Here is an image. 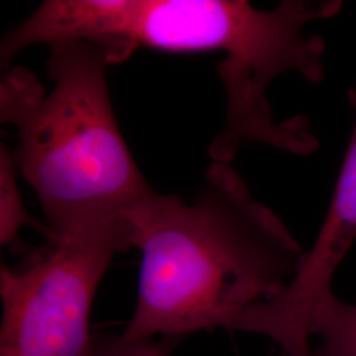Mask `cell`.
Here are the masks:
<instances>
[{
  "mask_svg": "<svg viewBox=\"0 0 356 356\" xmlns=\"http://www.w3.org/2000/svg\"><path fill=\"white\" fill-rule=\"evenodd\" d=\"M341 0H284L269 11L244 0H48L11 28L0 44L1 66L36 44L83 38L103 45L113 65L139 48L219 51L216 66L226 91V118L210 154L231 163L245 144L292 151L301 127L279 123L267 98L270 83L296 72L325 81L326 41L307 36L306 26L341 13Z\"/></svg>",
  "mask_w": 356,
  "mask_h": 356,
  "instance_id": "cell-1",
  "label": "cell"
},
{
  "mask_svg": "<svg viewBox=\"0 0 356 356\" xmlns=\"http://www.w3.org/2000/svg\"><path fill=\"white\" fill-rule=\"evenodd\" d=\"M128 223L141 252L128 341L229 329L282 292L307 254L229 164L209 168L193 202L156 191Z\"/></svg>",
  "mask_w": 356,
  "mask_h": 356,
  "instance_id": "cell-2",
  "label": "cell"
},
{
  "mask_svg": "<svg viewBox=\"0 0 356 356\" xmlns=\"http://www.w3.org/2000/svg\"><path fill=\"white\" fill-rule=\"evenodd\" d=\"M49 47L51 90L24 67L0 83L1 122L13 124V160L47 218L49 243L106 232L129 239L131 214L156 191L128 148L107 83V49L65 38Z\"/></svg>",
  "mask_w": 356,
  "mask_h": 356,
  "instance_id": "cell-3",
  "label": "cell"
},
{
  "mask_svg": "<svg viewBox=\"0 0 356 356\" xmlns=\"http://www.w3.org/2000/svg\"><path fill=\"white\" fill-rule=\"evenodd\" d=\"M127 235L49 243L22 267H1L0 356H89L91 306Z\"/></svg>",
  "mask_w": 356,
  "mask_h": 356,
  "instance_id": "cell-4",
  "label": "cell"
},
{
  "mask_svg": "<svg viewBox=\"0 0 356 356\" xmlns=\"http://www.w3.org/2000/svg\"><path fill=\"white\" fill-rule=\"evenodd\" d=\"M355 123L317 241L291 282L276 297L242 313L231 330L267 335L292 356H312L314 314L331 292L334 273L356 241V81L347 91Z\"/></svg>",
  "mask_w": 356,
  "mask_h": 356,
  "instance_id": "cell-5",
  "label": "cell"
},
{
  "mask_svg": "<svg viewBox=\"0 0 356 356\" xmlns=\"http://www.w3.org/2000/svg\"><path fill=\"white\" fill-rule=\"evenodd\" d=\"M313 334L321 338L316 356H356V305L330 294L314 314Z\"/></svg>",
  "mask_w": 356,
  "mask_h": 356,
  "instance_id": "cell-6",
  "label": "cell"
},
{
  "mask_svg": "<svg viewBox=\"0 0 356 356\" xmlns=\"http://www.w3.org/2000/svg\"><path fill=\"white\" fill-rule=\"evenodd\" d=\"M13 153L7 147L0 149V243L1 245H15L19 242V232L23 226L36 222L28 214L19 186Z\"/></svg>",
  "mask_w": 356,
  "mask_h": 356,
  "instance_id": "cell-7",
  "label": "cell"
},
{
  "mask_svg": "<svg viewBox=\"0 0 356 356\" xmlns=\"http://www.w3.org/2000/svg\"><path fill=\"white\" fill-rule=\"evenodd\" d=\"M182 339L160 337L128 341L123 335H94L89 356H170Z\"/></svg>",
  "mask_w": 356,
  "mask_h": 356,
  "instance_id": "cell-8",
  "label": "cell"
},
{
  "mask_svg": "<svg viewBox=\"0 0 356 356\" xmlns=\"http://www.w3.org/2000/svg\"><path fill=\"white\" fill-rule=\"evenodd\" d=\"M284 356H292V355H288V354H285Z\"/></svg>",
  "mask_w": 356,
  "mask_h": 356,
  "instance_id": "cell-9",
  "label": "cell"
}]
</instances>
